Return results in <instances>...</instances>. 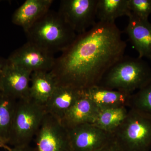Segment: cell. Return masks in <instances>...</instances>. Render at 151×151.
<instances>
[{
    "instance_id": "cell-1",
    "label": "cell",
    "mask_w": 151,
    "mask_h": 151,
    "mask_svg": "<svg viewBox=\"0 0 151 151\" xmlns=\"http://www.w3.org/2000/svg\"><path fill=\"white\" fill-rule=\"evenodd\" d=\"M127 44L115 23L97 22L55 58L50 72L57 84L84 90L98 85L124 56Z\"/></svg>"
},
{
    "instance_id": "cell-2",
    "label": "cell",
    "mask_w": 151,
    "mask_h": 151,
    "mask_svg": "<svg viewBox=\"0 0 151 151\" xmlns=\"http://www.w3.org/2000/svg\"><path fill=\"white\" fill-rule=\"evenodd\" d=\"M25 33L28 42L52 54L65 50L77 35L58 12L50 10Z\"/></svg>"
},
{
    "instance_id": "cell-3",
    "label": "cell",
    "mask_w": 151,
    "mask_h": 151,
    "mask_svg": "<svg viewBox=\"0 0 151 151\" xmlns=\"http://www.w3.org/2000/svg\"><path fill=\"white\" fill-rule=\"evenodd\" d=\"M151 78V68L142 58L124 56L103 76L99 86L132 94Z\"/></svg>"
},
{
    "instance_id": "cell-4",
    "label": "cell",
    "mask_w": 151,
    "mask_h": 151,
    "mask_svg": "<svg viewBox=\"0 0 151 151\" xmlns=\"http://www.w3.org/2000/svg\"><path fill=\"white\" fill-rule=\"evenodd\" d=\"M46 113L44 105L30 97L17 100L8 145L12 147L30 145Z\"/></svg>"
},
{
    "instance_id": "cell-5",
    "label": "cell",
    "mask_w": 151,
    "mask_h": 151,
    "mask_svg": "<svg viewBox=\"0 0 151 151\" xmlns=\"http://www.w3.org/2000/svg\"><path fill=\"white\" fill-rule=\"evenodd\" d=\"M124 151H149L151 148V120L132 109L113 133Z\"/></svg>"
},
{
    "instance_id": "cell-6",
    "label": "cell",
    "mask_w": 151,
    "mask_h": 151,
    "mask_svg": "<svg viewBox=\"0 0 151 151\" xmlns=\"http://www.w3.org/2000/svg\"><path fill=\"white\" fill-rule=\"evenodd\" d=\"M97 0H62L58 13L76 34H81L97 23Z\"/></svg>"
},
{
    "instance_id": "cell-7",
    "label": "cell",
    "mask_w": 151,
    "mask_h": 151,
    "mask_svg": "<svg viewBox=\"0 0 151 151\" xmlns=\"http://www.w3.org/2000/svg\"><path fill=\"white\" fill-rule=\"evenodd\" d=\"M37 151H70L67 129L47 113L35 137Z\"/></svg>"
},
{
    "instance_id": "cell-8",
    "label": "cell",
    "mask_w": 151,
    "mask_h": 151,
    "mask_svg": "<svg viewBox=\"0 0 151 151\" xmlns=\"http://www.w3.org/2000/svg\"><path fill=\"white\" fill-rule=\"evenodd\" d=\"M70 151H94L112 139L113 134L93 124H85L67 129Z\"/></svg>"
},
{
    "instance_id": "cell-9",
    "label": "cell",
    "mask_w": 151,
    "mask_h": 151,
    "mask_svg": "<svg viewBox=\"0 0 151 151\" xmlns=\"http://www.w3.org/2000/svg\"><path fill=\"white\" fill-rule=\"evenodd\" d=\"M11 63L32 72L51 71L55 62L54 54L27 42L16 50L9 59Z\"/></svg>"
},
{
    "instance_id": "cell-10",
    "label": "cell",
    "mask_w": 151,
    "mask_h": 151,
    "mask_svg": "<svg viewBox=\"0 0 151 151\" xmlns=\"http://www.w3.org/2000/svg\"><path fill=\"white\" fill-rule=\"evenodd\" d=\"M32 72L10 62L0 75V90L17 100L29 97Z\"/></svg>"
},
{
    "instance_id": "cell-11",
    "label": "cell",
    "mask_w": 151,
    "mask_h": 151,
    "mask_svg": "<svg viewBox=\"0 0 151 151\" xmlns=\"http://www.w3.org/2000/svg\"><path fill=\"white\" fill-rule=\"evenodd\" d=\"M125 32L139 53V58L151 60V23L130 14Z\"/></svg>"
},
{
    "instance_id": "cell-12",
    "label": "cell",
    "mask_w": 151,
    "mask_h": 151,
    "mask_svg": "<svg viewBox=\"0 0 151 151\" xmlns=\"http://www.w3.org/2000/svg\"><path fill=\"white\" fill-rule=\"evenodd\" d=\"M84 90L57 84L54 92L44 105L47 113L61 121L67 111L83 95Z\"/></svg>"
},
{
    "instance_id": "cell-13",
    "label": "cell",
    "mask_w": 151,
    "mask_h": 151,
    "mask_svg": "<svg viewBox=\"0 0 151 151\" xmlns=\"http://www.w3.org/2000/svg\"><path fill=\"white\" fill-rule=\"evenodd\" d=\"M52 0H27L13 16L12 22L26 32L50 10Z\"/></svg>"
},
{
    "instance_id": "cell-14",
    "label": "cell",
    "mask_w": 151,
    "mask_h": 151,
    "mask_svg": "<svg viewBox=\"0 0 151 151\" xmlns=\"http://www.w3.org/2000/svg\"><path fill=\"white\" fill-rule=\"evenodd\" d=\"M99 109L83 92L82 96L67 111L61 120L67 129L85 124H92Z\"/></svg>"
},
{
    "instance_id": "cell-15",
    "label": "cell",
    "mask_w": 151,
    "mask_h": 151,
    "mask_svg": "<svg viewBox=\"0 0 151 151\" xmlns=\"http://www.w3.org/2000/svg\"><path fill=\"white\" fill-rule=\"evenodd\" d=\"M84 94L99 110L128 107L132 94L96 85L84 90Z\"/></svg>"
},
{
    "instance_id": "cell-16",
    "label": "cell",
    "mask_w": 151,
    "mask_h": 151,
    "mask_svg": "<svg viewBox=\"0 0 151 151\" xmlns=\"http://www.w3.org/2000/svg\"><path fill=\"white\" fill-rule=\"evenodd\" d=\"M57 82L50 71L33 72L31 76L29 97L43 105L51 97Z\"/></svg>"
},
{
    "instance_id": "cell-17",
    "label": "cell",
    "mask_w": 151,
    "mask_h": 151,
    "mask_svg": "<svg viewBox=\"0 0 151 151\" xmlns=\"http://www.w3.org/2000/svg\"><path fill=\"white\" fill-rule=\"evenodd\" d=\"M131 14L128 0H97L96 18L98 22L115 23V20Z\"/></svg>"
},
{
    "instance_id": "cell-18",
    "label": "cell",
    "mask_w": 151,
    "mask_h": 151,
    "mask_svg": "<svg viewBox=\"0 0 151 151\" xmlns=\"http://www.w3.org/2000/svg\"><path fill=\"white\" fill-rule=\"evenodd\" d=\"M128 113L129 110L125 106L100 109L92 124L113 134L124 122Z\"/></svg>"
},
{
    "instance_id": "cell-19",
    "label": "cell",
    "mask_w": 151,
    "mask_h": 151,
    "mask_svg": "<svg viewBox=\"0 0 151 151\" xmlns=\"http://www.w3.org/2000/svg\"><path fill=\"white\" fill-rule=\"evenodd\" d=\"M17 101L0 91V139L8 145Z\"/></svg>"
},
{
    "instance_id": "cell-20",
    "label": "cell",
    "mask_w": 151,
    "mask_h": 151,
    "mask_svg": "<svg viewBox=\"0 0 151 151\" xmlns=\"http://www.w3.org/2000/svg\"><path fill=\"white\" fill-rule=\"evenodd\" d=\"M128 107L151 120V78L131 95Z\"/></svg>"
},
{
    "instance_id": "cell-21",
    "label": "cell",
    "mask_w": 151,
    "mask_h": 151,
    "mask_svg": "<svg viewBox=\"0 0 151 151\" xmlns=\"http://www.w3.org/2000/svg\"><path fill=\"white\" fill-rule=\"evenodd\" d=\"M131 13L139 18L148 20L151 14V0H128Z\"/></svg>"
},
{
    "instance_id": "cell-22",
    "label": "cell",
    "mask_w": 151,
    "mask_h": 151,
    "mask_svg": "<svg viewBox=\"0 0 151 151\" xmlns=\"http://www.w3.org/2000/svg\"><path fill=\"white\" fill-rule=\"evenodd\" d=\"M94 151H124L119 142L113 136V138L102 147Z\"/></svg>"
},
{
    "instance_id": "cell-23",
    "label": "cell",
    "mask_w": 151,
    "mask_h": 151,
    "mask_svg": "<svg viewBox=\"0 0 151 151\" xmlns=\"http://www.w3.org/2000/svg\"><path fill=\"white\" fill-rule=\"evenodd\" d=\"M10 151H37L35 148L32 147L30 145L13 147Z\"/></svg>"
},
{
    "instance_id": "cell-24",
    "label": "cell",
    "mask_w": 151,
    "mask_h": 151,
    "mask_svg": "<svg viewBox=\"0 0 151 151\" xmlns=\"http://www.w3.org/2000/svg\"><path fill=\"white\" fill-rule=\"evenodd\" d=\"M8 63V60H5L0 58V75L2 72L4 68L7 64Z\"/></svg>"
},
{
    "instance_id": "cell-25",
    "label": "cell",
    "mask_w": 151,
    "mask_h": 151,
    "mask_svg": "<svg viewBox=\"0 0 151 151\" xmlns=\"http://www.w3.org/2000/svg\"><path fill=\"white\" fill-rule=\"evenodd\" d=\"M0 148H3L5 149L6 150L8 151H10L11 149H12V148L10 147L7 145L1 139H0Z\"/></svg>"
},
{
    "instance_id": "cell-26",
    "label": "cell",
    "mask_w": 151,
    "mask_h": 151,
    "mask_svg": "<svg viewBox=\"0 0 151 151\" xmlns=\"http://www.w3.org/2000/svg\"><path fill=\"white\" fill-rule=\"evenodd\" d=\"M0 91H1V90H0Z\"/></svg>"
},
{
    "instance_id": "cell-27",
    "label": "cell",
    "mask_w": 151,
    "mask_h": 151,
    "mask_svg": "<svg viewBox=\"0 0 151 151\" xmlns=\"http://www.w3.org/2000/svg\"></svg>"
}]
</instances>
